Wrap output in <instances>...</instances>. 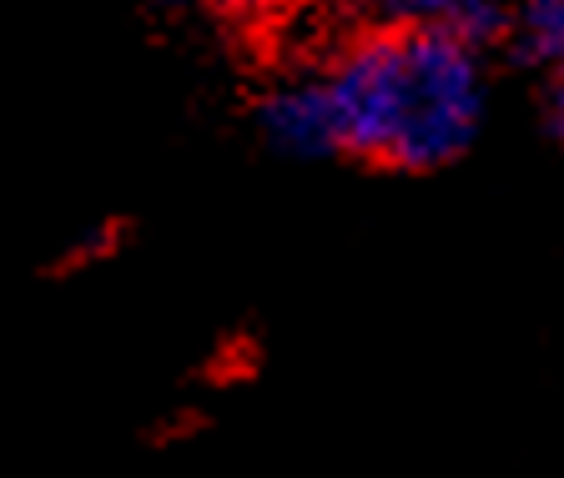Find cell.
<instances>
[{"mask_svg": "<svg viewBox=\"0 0 564 478\" xmlns=\"http://www.w3.org/2000/svg\"><path fill=\"white\" fill-rule=\"evenodd\" d=\"M323 86L343 152L413 172L464 156L484 121L479 51L423 25H383L352 41Z\"/></svg>", "mask_w": 564, "mask_h": 478, "instance_id": "obj_1", "label": "cell"}, {"mask_svg": "<svg viewBox=\"0 0 564 478\" xmlns=\"http://www.w3.org/2000/svg\"><path fill=\"white\" fill-rule=\"evenodd\" d=\"M262 137L288 156H333L343 152L338 117H333V96L317 82H282L278 91H268L258 111Z\"/></svg>", "mask_w": 564, "mask_h": 478, "instance_id": "obj_2", "label": "cell"}, {"mask_svg": "<svg viewBox=\"0 0 564 478\" xmlns=\"http://www.w3.org/2000/svg\"><path fill=\"white\" fill-rule=\"evenodd\" d=\"M403 25L454 35V41L479 51L484 41L509 31V0H409Z\"/></svg>", "mask_w": 564, "mask_h": 478, "instance_id": "obj_3", "label": "cell"}, {"mask_svg": "<svg viewBox=\"0 0 564 478\" xmlns=\"http://www.w3.org/2000/svg\"><path fill=\"white\" fill-rule=\"evenodd\" d=\"M509 41L514 56L540 70H564V0H519L509 11Z\"/></svg>", "mask_w": 564, "mask_h": 478, "instance_id": "obj_4", "label": "cell"}, {"mask_svg": "<svg viewBox=\"0 0 564 478\" xmlns=\"http://www.w3.org/2000/svg\"><path fill=\"white\" fill-rule=\"evenodd\" d=\"M352 6L383 25H403V11H409V0H352Z\"/></svg>", "mask_w": 564, "mask_h": 478, "instance_id": "obj_5", "label": "cell"}, {"mask_svg": "<svg viewBox=\"0 0 564 478\" xmlns=\"http://www.w3.org/2000/svg\"><path fill=\"white\" fill-rule=\"evenodd\" d=\"M550 127H554V137L564 141V70L550 76Z\"/></svg>", "mask_w": 564, "mask_h": 478, "instance_id": "obj_6", "label": "cell"}, {"mask_svg": "<svg viewBox=\"0 0 564 478\" xmlns=\"http://www.w3.org/2000/svg\"><path fill=\"white\" fill-rule=\"evenodd\" d=\"M166 6H187V0H166Z\"/></svg>", "mask_w": 564, "mask_h": 478, "instance_id": "obj_7", "label": "cell"}]
</instances>
